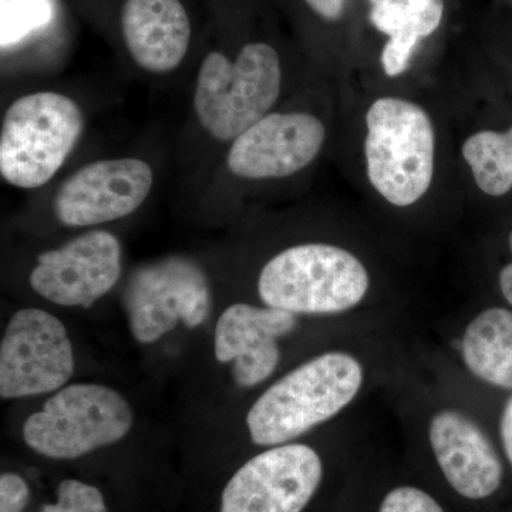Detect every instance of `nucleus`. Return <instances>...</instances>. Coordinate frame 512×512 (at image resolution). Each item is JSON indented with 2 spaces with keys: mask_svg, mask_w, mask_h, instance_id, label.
Wrapping results in <instances>:
<instances>
[{
  "mask_svg": "<svg viewBox=\"0 0 512 512\" xmlns=\"http://www.w3.org/2000/svg\"><path fill=\"white\" fill-rule=\"evenodd\" d=\"M120 26L128 55L147 73L174 72L190 49L191 22L180 0H126Z\"/></svg>",
  "mask_w": 512,
  "mask_h": 512,
  "instance_id": "nucleus-15",
  "label": "nucleus"
},
{
  "mask_svg": "<svg viewBox=\"0 0 512 512\" xmlns=\"http://www.w3.org/2000/svg\"><path fill=\"white\" fill-rule=\"evenodd\" d=\"M443 12L444 0H379L373 5L370 20L389 37L407 32L421 39L439 28Z\"/></svg>",
  "mask_w": 512,
  "mask_h": 512,
  "instance_id": "nucleus-18",
  "label": "nucleus"
},
{
  "mask_svg": "<svg viewBox=\"0 0 512 512\" xmlns=\"http://www.w3.org/2000/svg\"><path fill=\"white\" fill-rule=\"evenodd\" d=\"M296 325L295 313L235 303L218 319L215 357L221 363H234L232 377L239 387H254L275 372L281 359L278 339Z\"/></svg>",
  "mask_w": 512,
  "mask_h": 512,
  "instance_id": "nucleus-13",
  "label": "nucleus"
},
{
  "mask_svg": "<svg viewBox=\"0 0 512 512\" xmlns=\"http://www.w3.org/2000/svg\"><path fill=\"white\" fill-rule=\"evenodd\" d=\"M500 431L505 456H507L512 466V396L505 404L503 416H501Z\"/></svg>",
  "mask_w": 512,
  "mask_h": 512,
  "instance_id": "nucleus-25",
  "label": "nucleus"
},
{
  "mask_svg": "<svg viewBox=\"0 0 512 512\" xmlns=\"http://www.w3.org/2000/svg\"><path fill=\"white\" fill-rule=\"evenodd\" d=\"M508 245H510L511 255H512V229L510 232V237H508ZM500 288L501 292H503L505 301L510 303L512 306V262L510 264L505 265L500 272Z\"/></svg>",
  "mask_w": 512,
  "mask_h": 512,
  "instance_id": "nucleus-26",
  "label": "nucleus"
},
{
  "mask_svg": "<svg viewBox=\"0 0 512 512\" xmlns=\"http://www.w3.org/2000/svg\"><path fill=\"white\" fill-rule=\"evenodd\" d=\"M128 325L134 339L154 343L183 323L198 328L211 311V288L197 262L168 256L137 269L124 291Z\"/></svg>",
  "mask_w": 512,
  "mask_h": 512,
  "instance_id": "nucleus-7",
  "label": "nucleus"
},
{
  "mask_svg": "<svg viewBox=\"0 0 512 512\" xmlns=\"http://www.w3.org/2000/svg\"><path fill=\"white\" fill-rule=\"evenodd\" d=\"M30 501L29 481L15 471H3L0 474V512H26Z\"/></svg>",
  "mask_w": 512,
  "mask_h": 512,
  "instance_id": "nucleus-23",
  "label": "nucleus"
},
{
  "mask_svg": "<svg viewBox=\"0 0 512 512\" xmlns=\"http://www.w3.org/2000/svg\"><path fill=\"white\" fill-rule=\"evenodd\" d=\"M305 2L323 19L336 20L345 12L346 0H305Z\"/></svg>",
  "mask_w": 512,
  "mask_h": 512,
  "instance_id": "nucleus-24",
  "label": "nucleus"
},
{
  "mask_svg": "<svg viewBox=\"0 0 512 512\" xmlns=\"http://www.w3.org/2000/svg\"><path fill=\"white\" fill-rule=\"evenodd\" d=\"M74 372L72 342L56 316L26 308L9 320L0 345V397L55 392Z\"/></svg>",
  "mask_w": 512,
  "mask_h": 512,
  "instance_id": "nucleus-9",
  "label": "nucleus"
},
{
  "mask_svg": "<svg viewBox=\"0 0 512 512\" xmlns=\"http://www.w3.org/2000/svg\"><path fill=\"white\" fill-rule=\"evenodd\" d=\"M367 175L376 191L396 207L426 194L434 174V130L426 111L410 101L384 97L366 117Z\"/></svg>",
  "mask_w": 512,
  "mask_h": 512,
  "instance_id": "nucleus-5",
  "label": "nucleus"
},
{
  "mask_svg": "<svg viewBox=\"0 0 512 512\" xmlns=\"http://www.w3.org/2000/svg\"><path fill=\"white\" fill-rule=\"evenodd\" d=\"M379 512H444L436 498L412 485L394 488L380 504Z\"/></svg>",
  "mask_w": 512,
  "mask_h": 512,
  "instance_id": "nucleus-21",
  "label": "nucleus"
},
{
  "mask_svg": "<svg viewBox=\"0 0 512 512\" xmlns=\"http://www.w3.org/2000/svg\"><path fill=\"white\" fill-rule=\"evenodd\" d=\"M369 2H372L373 5H375L376 2H379V0H369Z\"/></svg>",
  "mask_w": 512,
  "mask_h": 512,
  "instance_id": "nucleus-27",
  "label": "nucleus"
},
{
  "mask_svg": "<svg viewBox=\"0 0 512 512\" xmlns=\"http://www.w3.org/2000/svg\"><path fill=\"white\" fill-rule=\"evenodd\" d=\"M153 185V168L140 158L93 161L63 181L53 211L66 227H96L136 212Z\"/></svg>",
  "mask_w": 512,
  "mask_h": 512,
  "instance_id": "nucleus-10",
  "label": "nucleus"
},
{
  "mask_svg": "<svg viewBox=\"0 0 512 512\" xmlns=\"http://www.w3.org/2000/svg\"><path fill=\"white\" fill-rule=\"evenodd\" d=\"M463 157L485 194L503 197L512 190V127L505 133L473 134L464 143Z\"/></svg>",
  "mask_w": 512,
  "mask_h": 512,
  "instance_id": "nucleus-17",
  "label": "nucleus"
},
{
  "mask_svg": "<svg viewBox=\"0 0 512 512\" xmlns=\"http://www.w3.org/2000/svg\"><path fill=\"white\" fill-rule=\"evenodd\" d=\"M363 383L352 355L329 352L282 377L251 407L247 427L258 446H281L342 412Z\"/></svg>",
  "mask_w": 512,
  "mask_h": 512,
  "instance_id": "nucleus-1",
  "label": "nucleus"
},
{
  "mask_svg": "<svg viewBox=\"0 0 512 512\" xmlns=\"http://www.w3.org/2000/svg\"><path fill=\"white\" fill-rule=\"evenodd\" d=\"M461 353L478 379L512 390V312L490 308L471 320L461 340Z\"/></svg>",
  "mask_w": 512,
  "mask_h": 512,
  "instance_id": "nucleus-16",
  "label": "nucleus"
},
{
  "mask_svg": "<svg viewBox=\"0 0 512 512\" xmlns=\"http://www.w3.org/2000/svg\"><path fill=\"white\" fill-rule=\"evenodd\" d=\"M326 131L308 113H271L232 141L229 173L244 180L285 178L318 157Z\"/></svg>",
  "mask_w": 512,
  "mask_h": 512,
  "instance_id": "nucleus-12",
  "label": "nucleus"
},
{
  "mask_svg": "<svg viewBox=\"0 0 512 512\" xmlns=\"http://www.w3.org/2000/svg\"><path fill=\"white\" fill-rule=\"evenodd\" d=\"M39 512H111L109 501L96 484L82 478H63L56 485L55 500L47 501Z\"/></svg>",
  "mask_w": 512,
  "mask_h": 512,
  "instance_id": "nucleus-20",
  "label": "nucleus"
},
{
  "mask_svg": "<svg viewBox=\"0 0 512 512\" xmlns=\"http://www.w3.org/2000/svg\"><path fill=\"white\" fill-rule=\"evenodd\" d=\"M323 480L319 454L281 444L242 464L221 488L217 512H303Z\"/></svg>",
  "mask_w": 512,
  "mask_h": 512,
  "instance_id": "nucleus-8",
  "label": "nucleus"
},
{
  "mask_svg": "<svg viewBox=\"0 0 512 512\" xmlns=\"http://www.w3.org/2000/svg\"><path fill=\"white\" fill-rule=\"evenodd\" d=\"M50 0H2V46L42 28L52 18Z\"/></svg>",
  "mask_w": 512,
  "mask_h": 512,
  "instance_id": "nucleus-19",
  "label": "nucleus"
},
{
  "mask_svg": "<svg viewBox=\"0 0 512 512\" xmlns=\"http://www.w3.org/2000/svg\"><path fill=\"white\" fill-rule=\"evenodd\" d=\"M133 421L130 404L116 390L70 384L26 420L23 439L39 456L72 461L123 440Z\"/></svg>",
  "mask_w": 512,
  "mask_h": 512,
  "instance_id": "nucleus-6",
  "label": "nucleus"
},
{
  "mask_svg": "<svg viewBox=\"0 0 512 512\" xmlns=\"http://www.w3.org/2000/svg\"><path fill=\"white\" fill-rule=\"evenodd\" d=\"M370 279L346 249L303 244L285 249L264 266L258 292L266 306L295 315H330L363 301Z\"/></svg>",
  "mask_w": 512,
  "mask_h": 512,
  "instance_id": "nucleus-4",
  "label": "nucleus"
},
{
  "mask_svg": "<svg viewBox=\"0 0 512 512\" xmlns=\"http://www.w3.org/2000/svg\"><path fill=\"white\" fill-rule=\"evenodd\" d=\"M121 269L119 239L109 231L94 229L40 254L29 281L46 301L89 308L116 286Z\"/></svg>",
  "mask_w": 512,
  "mask_h": 512,
  "instance_id": "nucleus-11",
  "label": "nucleus"
},
{
  "mask_svg": "<svg viewBox=\"0 0 512 512\" xmlns=\"http://www.w3.org/2000/svg\"><path fill=\"white\" fill-rule=\"evenodd\" d=\"M82 107L66 94L36 92L13 101L0 131V175L22 190L49 183L82 137Z\"/></svg>",
  "mask_w": 512,
  "mask_h": 512,
  "instance_id": "nucleus-3",
  "label": "nucleus"
},
{
  "mask_svg": "<svg viewBox=\"0 0 512 512\" xmlns=\"http://www.w3.org/2000/svg\"><path fill=\"white\" fill-rule=\"evenodd\" d=\"M429 437L441 473L461 497L480 501L500 490L503 464L473 420L456 410H443L431 419Z\"/></svg>",
  "mask_w": 512,
  "mask_h": 512,
  "instance_id": "nucleus-14",
  "label": "nucleus"
},
{
  "mask_svg": "<svg viewBox=\"0 0 512 512\" xmlns=\"http://www.w3.org/2000/svg\"><path fill=\"white\" fill-rule=\"evenodd\" d=\"M419 40V36L407 32L390 36V40L384 46L382 53L383 69L387 76H399L407 69L410 59H412L414 47L417 46Z\"/></svg>",
  "mask_w": 512,
  "mask_h": 512,
  "instance_id": "nucleus-22",
  "label": "nucleus"
},
{
  "mask_svg": "<svg viewBox=\"0 0 512 512\" xmlns=\"http://www.w3.org/2000/svg\"><path fill=\"white\" fill-rule=\"evenodd\" d=\"M281 89V60L274 47L248 43L235 60L214 50L198 70L195 116L214 140L228 143L268 116Z\"/></svg>",
  "mask_w": 512,
  "mask_h": 512,
  "instance_id": "nucleus-2",
  "label": "nucleus"
}]
</instances>
